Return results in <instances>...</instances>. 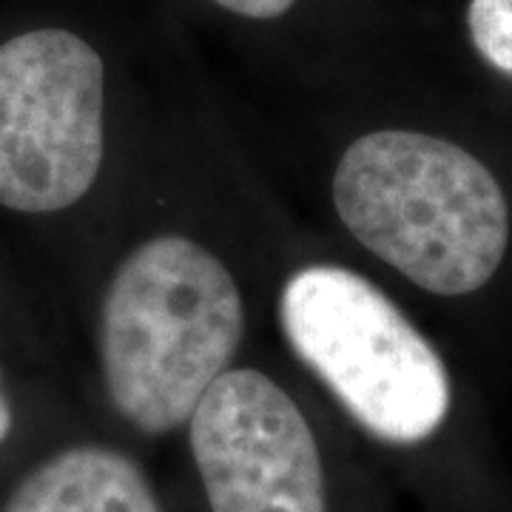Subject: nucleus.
I'll return each mask as SVG.
<instances>
[{
	"mask_svg": "<svg viewBox=\"0 0 512 512\" xmlns=\"http://www.w3.org/2000/svg\"><path fill=\"white\" fill-rule=\"evenodd\" d=\"M214 3H220L228 12H237L242 18L271 20L285 15L296 0H214Z\"/></svg>",
	"mask_w": 512,
	"mask_h": 512,
	"instance_id": "obj_8",
	"label": "nucleus"
},
{
	"mask_svg": "<svg viewBox=\"0 0 512 512\" xmlns=\"http://www.w3.org/2000/svg\"><path fill=\"white\" fill-rule=\"evenodd\" d=\"M3 512H163L143 470L106 447L63 450L15 487Z\"/></svg>",
	"mask_w": 512,
	"mask_h": 512,
	"instance_id": "obj_6",
	"label": "nucleus"
},
{
	"mask_svg": "<svg viewBox=\"0 0 512 512\" xmlns=\"http://www.w3.org/2000/svg\"><path fill=\"white\" fill-rule=\"evenodd\" d=\"M245 330L234 276L194 239L157 237L126 256L100 316V359L117 413L163 436L191 419Z\"/></svg>",
	"mask_w": 512,
	"mask_h": 512,
	"instance_id": "obj_2",
	"label": "nucleus"
},
{
	"mask_svg": "<svg viewBox=\"0 0 512 512\" xmlns=\"http://www.w3.org/2000/svg\"><path fill=\"white\" fill-rule=\"evenodd\" d=\"M12 433V407H9V402L0 396V444H3V439Z\"/></svg>",
	"mask_w": 512,
	"mask_h": 512,
	"instance_id": "obj_9",
	"label": "nucleus"
},
{
	"mask_svg": "<svg viewBox=\"0 0 512 512\" xmlns=\"http://www.w3.org/2000/svg\"><path fill=\"white\" fill-rule=\"evenodd\" d=\"M188 436L214 512H328L311 424L271 376L225 370L194 407Z\"/></svg>",
	"mask_w": 512,
	"mask_h": 512,
	"instance_id": "obj_5",
	"label": "nucleus"
},
{
	"mask_svg": "<svg viewBox=\"0 0 512 512\" xmlns=\"http://www.w3.org/2000/svg\"><path fill=\"white\" fill-rule=\"evenodd\" d=\"M467 26L484 60L512 74V0H473Z\"/></svg>",
	"mask_w": 512,
	"mask_h": 512,
	"instance_id": "obj_7",
	"label": "nucleus"
},
{
	"mask_svg": "<svg viewBox=\"0 0 512 512\" xmlns=\"http://www.w3.org/2000/svg\"><path fill=\"white\" fill-rule=\"evenodd\" d=\"M333 202L367 251L430 293L478 291L507 254L501 185L441 137L399 128L359 137L336 165Z\"/></svg>",
	"mask_w": 512,
	"mask_h": 512,
	"instance_id": "obj_1",
	"label": "nucleus"
},
{
	"mask_svg": "<svg viewBox=\"0 0 512 512\" xmlns=\"http://www.w3.org/2000/svg\"><path fill=\"white\" fill-rule=\"evenodd\" d=\"M296 356L387 444H419L450 413L447 367L365 276L336 265L293 274L279 302Z\"/></svg>",
	"mask_w": 512,
	"mask_h": 512,
	"instance_id": "obj_3",
	"label": "nucleus"
},
{
	"mask_svg": "<svg viewBox=\"0 0 512 512\" xmlns=\"http://www.w3.org/2000/svg\"><path fill=\"white\" fill-rule=\"evenodd\" d=\"M106 72L66 29H37L0 46V205L63 211L103 163Z\"/></svg>",
	"mask_w": 512,
	"mask_h": 512,
	"instance_id": "obj_4",
	"label": "nucleus"
}]
</instances>
